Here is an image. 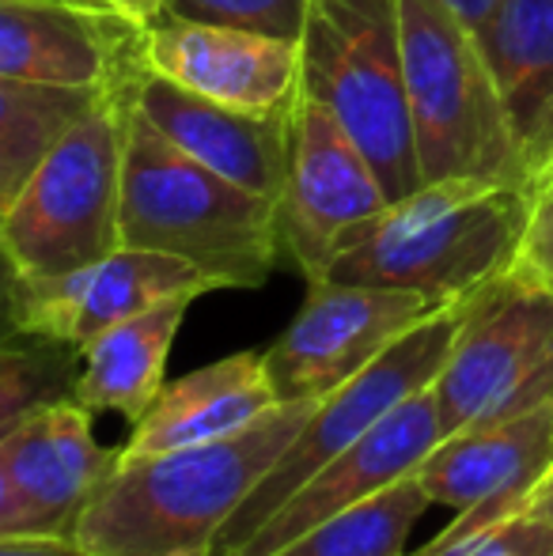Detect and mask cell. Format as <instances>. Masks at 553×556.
Segmentation results:
<instances>
[{"instance_id":"cell-3","label":"cell","mask_w":553,"mask_h":556,"mask_svg":"<svg viewBox=\"0 0 553 556\" xmlns=\"http://www.w3.org/2000/svg\"><path fill=\"white\" fill-rule=\"evenodd\" d=\"M122 247L183 257L216 288H262L285 257L277 198L209 170L137 106L122 175Z\"/></svg>"},{"instance_id":"cell-8","label":"cell","mask_w":553,"mask_h":556,"mask_svg":"<svg viewBox=\"0 0 553 556\" xmlns=\"http://www.w3.org/2000/svg\"><path fill=\"white\" fill-rule=\"evenodd\" d=\"M458 330V303H448L414 326L402 341H394L368 371H361L353 382L326 394L303 420L300 435L285 446V454L269 466L259 489L247 496V504L231 515L224 527L213 556H239L243 545L274 519V511L292 492H300L323 466H330L341 451H349L361 435H368L391 409H399L406 397L420 394L436 382L443 359L451 352Z\"/></svg>"},{"instance_id":"cell-7","label":"cell","mask_w":553,"mask_h":556,"mask_svg":"<svg viewBox=\"0 0 553 556\" xmlns=\"http://www.w3.org/2000/svg\"><path fill=\"white\" fill-rule=\"evenodd\" d=\"M432 394L443 435L553 405V285L512 265L463 295Z\"/></svg>"},{"instance_id":"cell-26","label":"cell","mask_w":553,"mask_h":556,"mask_svg":"<svg viewBox=\"0 0 553 556\" xmlns=\"http://www.w3.org/2000/svg\"><path fill=\"white\" fill-rule=\"evenodd\" d=\"M516 265L553 285V178H546L539 190H531V220H527Z\"/></svg>"},{"instance_id":"cell-19","label":"cell","mask_w":553,"mask_h":556,"mask_svg":"<svg viewBox=\"0 0 553 556\" xmlns=\"http://www.w3.org/2000/svg\"><path fill=\"white\" fill-rule=\"evenodd\" d=\"M193 300L155 303L144 315L111 326L84 349L76 402L88 413H122L129 425H140L160 390L167 387V356Z\"/></svg>"},{"instance_id":"cell-1","label":"cell","mask_w":553,"mask_h":556,"mask_svg":"<svg viewBox=\"0 0 553 556\" xmlns=\"http://www.w3.org/2000/svg\"><path fill=\"white\" fill-rule=\"evenodd\" d=\"M318 402H280L228 440L122 454L80 519L76 542L96 556H213L231 515L247 504Z\"/></svg>"},{"instance_id":"cell-14","label":"cell","mask_w":553,"mask_h":556,"mask_svg":"<svg viewBox=\"0 0 553 556\" xmlns=\"http://www.w3.org/2000/svg\"><path fill=\"white\" fill-rule=\"evenodd\" d=\"M144 30L114 8L0 0V76L65 88H118L148 73Z\"/></svg>"},{"instance_id":"cell-29","label":"cell","mask_w":553,"mask_h":556,"mask_svg":"<svg viewBox=\"0 0 553 556\" xmlns=\"http://www.w3.org/2000/svg\"><path fill=\"white\" fill-rule=\"evenodd\" d=\"M448 4L455 8V12L463 15L474 30H481L489 23V15L497 12V4H501V0H448Z\"/></svg>"},{"instance_id":"cell-30","label":"cell","mask_w":553,"mask_h":556,"mask_svg":"<svg viewBox=\"0 0 553 556\" xmlns=\"http://www.w3.org/2000/svg\"><path fill=\"white\" fill-rule=\"evenodd\" d=\"M527 515H535V519L550 522L553 527V466L546 469V477L539 481V489H535L531 504H527Z\"/></svg>"},{"instance_id":"cell-22","label":"cell","mask_w":553,"mask_h":556,"mask_svg":"<svg viewBox=\"0 0 553 556\" xmlns=\"http://www.w3.org/2000/svg\"><path fill=\"white\" fill-rule=\"evenodd\" d=\"M432 507V496L414 477L330 515L274 556H406L410 530Z\"/></svg>"},{"instance_id":"cell-27","label":"cell","mask_w":553,"mask_h":556,"mask_svg":"<svg viewBox=\"0 0 553 556\" xmlns=\"http://www.w3.org/2000/svg\"><path fill=\"white\" fill-rule=\"evenodd\" d=\"M0 556H96L80 542H0Z\"/></svg>"},{"instance_id":"cell-11","label":"cell","mask_w":553,"mask_h":556,"mask_svg":"<svg viewBox=\"0 0 553 556\" xmlns=\"http://www.w3.org/2000/svg\"><path fill=\"white\" fill-rule=\"evenodd\" d=\"M80 402L30 413L0 432V542H76L122 446H103Z\"/></svg>"},{"instance_id":"cell-24","label":"cell","mask_w":553,"mask_h":556,"mask_svg":"<svg viewBox=\"0 0 553 556\" xmlns=\"http://www.w3.org/2000/svg\"><path fill=\"white\" fill-rule=\"evenodd\" d=\"M311 0H167L163 15L186 23H213V27H239L274 35L285 42H300L307 27Z\"/></svg>"},{"instance_id":"cell-17","label":"cell","mask_w":553,"mask_h":556,"mask_svg":"<svg viewBox=\"0 0 553 556\" xmlns=\"http://www.w3.org/2000/svg\"><path fill=\"white\" fill-rule=\"evenodd\" d=\"M296 106V103H292ZM292 106L285 111H247L186 91L178 84L144 73L137 84V111L186 155L236 186L280 198L288 175Z\"/></svg>"},{"instance_id":"cell-13","label":"cell","mask_w":553,"mask_h":556,"mask_svg":"<svg viewBox=\"0 0 553 556\" xmlns=\"http://www.w3.org/2000/svg\"><path fill=\"white\" fill-rule=\"evenodd\" d=\"M550 466L553 405L443 435L440 446L417 466V481L425 484L432 504L455 511V522L443 527L425 553L451 549L481 530L524 515Z\"/></svg>"},{"instance_id":"cell-2","label":"cell","mask_w":553,"mask_h":556,"mask_svg":"<svg viewBox=\"0 0 553 556\" xmlns=\"http://www.w3.org/2000/svg\"><path fill=\"white\" fill-rule=\"evenodd\" d=\"M527 220L531 190L519 182H425L379 216L356 224L338 242L323 280L458 303L519 262Z\"/></svg>"},{"instance_id":"cell-9","label":"cell","mask_w":553,"mask_h":556,"mask_svg":"<svg viewBox=\"0 0 553 556\" xmlns=\"http://www.w3.org/2000/svg\"><path fill=\"white\" fill-rule=\"evenodd\" d=\"M387 205L391 198L349 125L323 99L300 88L292 106L288 175L277 198L280 250L296 273L307 285L323 280L338 242Z\"/></svg>"},{"instance_id":"cell-6","label":"cell","mask_w":553,"mask_h":556,"mask_svg":"<svg viewBox=\"0 0 553 556\" xmlns=\"http://www.w3.org/2000/svg\"><path fill=\"white\" fill-rule=\"evenodd\" d=\"M303 91L323 99L376 167L387 198L425 186L402 73L394 0H311L300 38Z\"/></svg>"},{"instance_id":"cell-31","label":"cell","mask_w":553,"mask_h":556,"mask_svg":"<svg viewBox=\"0 0 553 556\" xmlns=\"http://www.w3.org/2000/svg\"><path fill=\"white\" fill-rule=\"evenodd\" d=\"M58 4H76V8H114L111 0H58ZM118 12V8H114Z\"/></svg>"},{"instance_id":"cell-20","label":"cell","mask_w":553,"mask_h":556,"mask_svg":"<svg viewBox=\"0 0 553 556\" xmlns=\"http://www.w3.org/2000/svg\"><path fill=\"white\" fill-rule=\"evenodd\" d=\"M478 38L527 167L553 111V0H501Z\"/></svg>"},{"instance_id":"cell-16","label":"cell","mask_w":553,"mask_h":556,"mask_svg":"<svg viewBox=\"0 0 553 556\" xmlns=\"http://www.w3.org/2000/svg\"><path fill=\"white\" fill-rule=\"evenodd\" d=\"M148 73L247 111H285L300 99V42L213 23L155 20L144 30Z\"/></svg>"},{"instance_id":"cell-18","label":"cell","mask_w":553,"mask_h":556,"mask_svg":"<svg viewBox=\"0 0 553 556\" xmlns=\"http://www.w3.org/2000/svg\"><path fill=\"white\" fill-rule=\"evenodd\" d=\"M274 405L280 402L266 371V352H236L167 382L144 420L134 425L129 440L122 443V454L140 458L175 446L228 440L266 417Z\"/></svg>"},{"instance_id":"cell-5","label":"cell","mask_w":553,"mask_h":556,"mask_svg":"<svg viewBox=\"0 0 553 556\" xmlns=\"http://www.w3.org/2000/svg\"><path fill=\"white\" fill-rule=\"evenodd\" d=\"M137 84L88 114L0 208L8 273L58 277L122 250V175Z\"/></svg>"},{"instance_id":"cell-23","label":"cell","mask_w":553,"mask_h":556,"mask_svg":"<svg viewBox=\"0 0 553 556\" xmlns=\"http://www.w3.org/2000/svg\"><path fill=\"white\" fill-rule=\"evenodd\" d=\"M84 352L46 337L8 333L0 349V432L50 405L76 402Z\"/></svg>"},{"instance_id":"cell-28","label":"cell","mask_w":553,"mask_h":556,"mask_svg":"<svg viewBox=\"0 0 553 556\" xmlns=\"http://www.w3.org/2000/svg\"><path fill=\"white\" fill-rule=\"evenodd\" d=\"M126 20L140 23V27H152L155 20H163V4L167 0H111Z\"/></svg>"},{"instance_id":"cell-4","label":"cell","mask_w":553,"mask_h":556,"mask_svg":"<svg viewBox=\"0 0 553 556\" xmlns=\"http://www.w3.org/2000/svg\"><path fill=\"white\" fill-rule=\"evenodd\" d=\"M394 4L420 178H486L527 186L524 152L478 30L448 0Z\"/></svg>"},{"instance_id":"cell-15","label":"cell","mask_w":553,"mask_h":556,"mask_svg":"<svg viewBox=\"0 0 553 556\" xmlns=\"http://www.w3.org/2000/svg\"><path fill=\"white\" fill-rule=\"evenodd\" d=\"M440 409H436V394L428 387L406 397L368 435H361L330 466L318 469L300 492H292L274 511V519L243 545L239 556H274L307 530H315L318 522H326L330 515L391 489L402 477H414L420 462L440 446Z\"/></svg>"},{"instance_id":"cell-10","label":"cell","mask_w":553,"mask_h":556,"mask_svg":"<svg viewBox=\"0 0 553 556\" xmlns=\"http://www.w3.org/2000/svg\"><path fill=\"white\" fill-rule=\"evenodd\" d=\"M443 307L399 288L315 280L300 315L266 349L277 402H323Z\"/></svg>"},{"instance_id":"cell-12","label":"cell","mask_w":553,"mask_h":556,"mask_svg":"<svg viewBox=\"0 0 553 556\" xmlns=\"http://www.w3.org/2000/svg\"><path fill=\"white\" fill-rule=\"evenodd\" d=\"M205 292H216V280L183 257L122 247L103 262L58 277L8 273V333L46 337L84 352L99 333L144 315L155 303L178 295L198 300Z\"/></svg>"},{"instance_id":"cell-21","label":"cell","mask_w":553,"mask_h":556,"mask_svg":"<svg viewBox=\"0 0 553 556\" xmlns=\"http://www.w3.org/2000/svg\"><path fill=\"white\" fill-rule=\"evenodd\" d=\"M118 88H65L0 76V208L20 198L46 155Z\"/></svg>"},{"instance_id":"cell-25","label":"cell","mask_w":553,"mask_h":556,"mask_svg":"<svg viewBox=\"0 0 553 556\" xmlns=\"http://www.w3.org/2000/svg\"><path fill=\"white\" fill-rule=\"evenodd\" d=\"M414 556H553V527L535 515H516L493 530H481L470 542H458L440 553H414Z\"/></svg>"},{"instance_id":"cell-32","label":"cell","mask_w":553,"mask_h":556,"mask_svg":"<svg viewBox=\"0 0 553 556\" xmlns=\"http://www.w3.org/2000/svg\"><path fill=\"white\" fill-rule=\"evenodd\" d=\"M546 178H553V160L546 163V167H542V170H539V178H535V182H531V190H539V186H542V182H546Z\"/></svg>"}]
</instances>
